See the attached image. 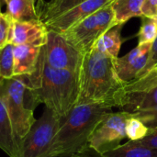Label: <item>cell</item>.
<instances>
[{
    "label": "cell",
    "mask_w": 157,
    "mask_h": 157,
    "mask_svg": "<svg viewBox=\"0 0 157 157\" xmlns=\"http://www.w3.org/2000/svg\"><path fill=\"white\" fill-rule=\"evenodd\" d=\"M29 98V107L34 110L43 104L58 117L64 118L77 104L78 72L56 69L50 66L40 52L36 71L24 76Z\"/></svg>",
    "instance_id": "cell-1"
},
{
    "label": "cell",
    "mask_w": 157,
    "mask_h": 157,
    "mask_svg": "<svg viewBox=\"0 0 157 157\" xmlns=\"http://www.w3.org/2000/svg\"><path fill=\"white\" fill-rule=\"evenodd\" d=\"M124 83L118 77L114 58L94 47L83 54L78 71V99L76 106L103 104L120 108Z\"/></svg>",
    "instance_id": "cell-2"
},
{
    "label": "cell",
    "mask_w": 157,
    "mask_h": 157,
    "mask_svg": "<svg viewBox=\"0 0 157 157\" xmlns=\"http://www.w3.org/2000/svg\"><path fill=\"white\" fill-rule=\"evenodd\" d=\"M103 104L75 106L64 118L52 141L49 157H63L84 152L88 148V139L101 118L111 111Z\"/></svg>",
    "instance_id": "cell-3"
},
{
    "label": "cell",
    "mask_w": 157,
    "mask_h": 157,
    "mask_svg": "<svg viewBox=\"0 0 157 157\" xmlns=\"http://www.w3.org/2000/svg\"><path fill=\"white\" fill-rule=\"evenodd\" d=\"M26 92L27 83L24 76L0 78V99L8 113L18 144L36 121L34 110L26 104Z\"/></svg>",
    "instance_id": "cell-4"
},
{
    "label": "cell",
    "mask_w": 157,
    "mask_h": 157,
    "mask_svg": "<svg viewBox=\"0 0 157 157\" xmlns=\"http://www.w3.org/2000/svg\"><path fill=\"white\" fill-rule=\"evenodd\" d=\"M116 26L118 25L115 14L109 4L61 34L84 54L92 49L95 42L104 33Z\"/></svg>",
    "instance_id": "cell-5"
},
{
    "label": "cell",
    "mask_w": 157,
    "mask_h": 157,
    "mask_svg": "<svg viewBox=\"0 0 157 157\" xmlns=\"http://www.w3.org/2000/svg\"><path fill=\"white\" fill-rule=\"evenodd\" d=\"M61 124V118L49 109L36 120L28 133L21 139L15 157H49L54 136Z\"/></svg>",
    "instance_id": "cell-6"
},
{
    "label": "cell",
    "mask_w": 157,
    "mask_h": 157,
    "mask_svg": "<svg viewBox=\"0 0 157 157\" xmlns=\"http://www.w3.org/2000/svg\"><path fill=\"white\" fill-rule=\"evenodd\" d=\"M132 114L125 111L105 114L94 128L89 139L88 148L99 155L115 149L126 138L125 127Z\"/></svg>",
    "instance_id": "cell-7"
},
{
    "label": "cell",
    "mask_w": 157,
    "mask_h": 157,
    "mask_svg": "<svg viewBox=\"0 0 157 157\" xmlns=\"http://www.w3.org/2000/svg\"><path fill=\"white\" fill-rule=\"evenodd\" d=\"M44 61L50 66L78 72L83 54L75 48L61 33L49 30L46 43L41 48Z\"/></svg>",
    "instance_id": "cell-8"
},
{
    "label": "cell",
    "mask_w": 157,
    "mask_h": 157,
    "mask_svg": "<svg viewBox=\"0 0 157 157\" xmlns=\"http://www.w3.org/2000/svg\"><path fill=\"white\" fill-rule=\"evenodd\" d=\"M121 111L132 114L149 128L157 127V87L147 92L125 94L120 106Z\"/></svg>",
    "instance_id": "cell-9"
},
{
    "label": "cell",
    "mask_w": 157,
    "mask_h": 157,
    "mask_svg": "<svg viewBox=\"0 0 157 157\" xmlns=\"http://www.w3.org/2000/svg\"><path fill=\"white\" fill-rule=\"evenodd\" d=\"M151 46L152 43L138 44L124 56L114 59L117 75L122 83L127 84L138 78L147 63Z\"/></svg>",
    "instance_id": "cell-10"
},
{
    "label": "cell",
    "mask_w": 157,
    "mask_h": 157,
    "mask_svg": "<svg viewBox=\"0 0 157 157\" xmlns=\"http://www.w3.org/2000/svg\"><path fill=\"white\" fill-rule=\"evenodd\" d=\"M113 0H86L71 10L46 22L44 25L48 30L63 32L73 26L83 21L101 7L110 4Z\"/></svg>",
    "instance_id": "cell-11"
},
{
    "label": "cell",
    "mask_w": 157,
    "mask_h": 157,
    "mask_svg": "<svg viewBox=\"0 0 157 157\" xmlns=\"http://www.w3.org/2000/svg\"><path fill=\"white\" fill-rule=\"evenodd\" d=\"M48 29L40 19L30 21L12 20L8 43L42 47L48 39Z\"/></svg>",
    "instance_id": "cell-12"
},
{
    "label": "cell",
    "mask_w": 157,
    "mask_h": 157,
    "mask_svg": "<svg viewBox=\"0 0 157 157\" xmlns=\"http://www.w3.org/2000/svg\"><path fill=\"white\" fill-rule=\"evenodd\" d=\"M41 48L26 44L14 46V76L30 75L36 71Z\"/></svg>",
    "instance_id": "cell-13"
},
{
    "label": "cell",
    "mask_w": 157,
    "mask_h": 157,
    "mask_svg": "<svg viewBox=\"0 0 157 157\" xmlns=\"http://www.w3.org/2000/svg\"><path fill=\"white\" fill-rule=\"evenodd\" d=\"M86 1V0H51L45 2L44 0H38L36 8L39 19L45 24Z\"/></svg>",
    "instance_id": "cell-14"
},
{
    "label": "cell",
    "mask_w": 157,
    "mask_h": 157,
    "mask_svg": "<svg viewBox=\"0 0 157 157\" xmlns=\"http://www.w3.org/2000/svg\"><path fill=\"white\" fill-rule=\"evenodd\" d=\"M0 149L8 157H15L18 151V144L13 130L8 113L0 99Z\"/></svg>",
    "instance_id": "cell-15"
},
{
    "label": "cell",
    "mask_w": 157,
    "mask_h": 157,
    "mask_svg": "<svg viewBox=\"0 0 157 157\" xmlns=\"http://www.w3.org/2000/svg\"><path fill=\"white\" fill-rule=\"evenodd\" d=\"M6 13L14 21L38 20L35 0H5Z\"/></svg>",
    "instance_id": "cell-16"
},
{
    "label": "cell",
    "mask_w": 157,
    "mask_h": 157,
    "mask_svg": "<svg viewBox=\"0 0 157 157\" xmlns=\"http://www.w3.org/2000/svg\"><path fill=\"white\" fill-rule=\"evenodd\" d=\"M101 155L102 157H157V149L144 145L139 141H129Z\"/></svg>",
    "instance_id": "cell-17"
},
{
    "label": "cell",
    "mask_w": 157,
    "mask_h": 157,
    "mask_svg": "<svg viewBox=\"0 0 157 157\" xmlns=\"http://www.w3.org/2000/svg\"><path fill=\"white\" fill-rule=\"evenodd\" d=\"M144 0H113L110 6L115 14L118 26H122L132 17H142Z\"/></svg>",
    "instance_id": "cell-18"
},
{
    "label": "cell",
    "mask_w": 157,
    "mask_h": 157,
    "mask_svg": "<svg viewBox=\"0 0 157 157\" xmlns=\"http://www.w3.org/2000/svg\"><path fill=\"white\" fill-rule=\"evenodd\" d=\"M115 28V27H114ZM111 29L104 33L94 44V48L102 53H105L112 58H118L121 45L125 39L121 38V29Z\"/></svg>",
    "instance_id": "cell-19"
},
{
    "label": "cell",
    "mask_w": 157,
    "mask_h": 157,
    "mask_svg": "<svg viewBox=\"0 0 157 157\" xmlns=\"http://www.w3.org/2000/svg\"><path fill=\"white\" fill-rule=\"evenodd\" d=\"M14 77V45L7 43L0 48V78Z\"/></svg>",
    "instance_id": "cell-20"
},
{
    "label": "cell",
    "mask_w": 157,
    "mask_h": 157,
    "mask_svg": "<svg viewBox=\"0 0 157 157\" xmlns=\"http://www.w3.org/2000/svg\"><path fill=\"white\" fill-rule=\"evenodd\" d=\"M143 22L137 33L138 44L153 43L157 38V18L142 17Z\"/></svg>",
    "instance_id": "cell-21"
},
{
    "label": "cell",
    "mask_w": 157,
    "mask_h": 157,
    "mask_svg": "<svg viewBox=\"0 0 157 157\" xmlns=\"http://www.w3.org/2000/svg\"><path fill=\"white\" fill-rule=\"evenodd\" d=\"M149 132L150 128L133 115L126 123L125 132L129 141H141L149 134Z\"/></svg>",
    "instance_id": "cell-22"
},
{
    "label": "cell",
    "mask_w": 157,
    "mask_h": 157,
    "mask_svg": "<svg viewBox=\"0 0 157 157\" xmlns=\"http://www.w3.org/2000/svg\"><path fill=\"white\" fill-rule=\"evenodd\" d=\"M11 25L12 18L8 16V14L6 12H0V48L8 43Z\"/></svg>",
    "instance_id": "cell-23"
},
{
    "label": "cell",
    "mask_w": 157,
    "mask_h": 157,
    "mask_svg": "<svg viewBox=\"0 0 157 157\" xmlns=\"http://www.w3.org/2000/svg\"><path fill=\"white\" fill-rule=\"evenodd\" d=\"M155 66H157V38L155 40V41L152 43L151 50H150V52H149V57H148L147 63H146L145 67L144 68V70L139 75L138 78H140V77L144 76V75L148 74Z\"/></svg>",
    "instance_id": "cell-24"
},
{
    "label": "cell",
    "mask_w": 157,
    "mask_h": 157,
    "mask_svg": "<svg viewBox=\"0 0 157 157\" xmlns=\"http://www.w3.org/2000/svg\"><path fill=\"white\" fill-rule=\"evenodd\" d=\"M142 14L144 17L157 18V0H144Z\"/></svg>",
    "instance_id": "cell-25"
},
{
    "label": "cell",
    "mask_w": 157,
    "mask_h": 157,
    "mask_svg": "<svg viewBox=\"0 0 157 157\" xmlns=\"http://www.w3.org/2000/svg\"><path fill=\"white\" fill-rule=\"evenodd\" d=\"M139 142L144 145L157 149V127L156 128H150L149 134Z\"/></svg>",
    "instance_id": "cell-26"
},
{
    "label": "cell",
    "mask_w": 157,
    "mask_h": 157,
    "mask_svg": "<svg viewBox=\"0 0 157 157\" xmlns=\"http://www.w3.org/2000/svg\"><path fill=\"white\" fill-rule=\"evenodd\" d=\"M63 157H102L101 155L96 153L95 151L91 150V149H87L84 152L78 153V154H75L72 155H68V156H63Z\"/></svg>",
    "instance_id": "cell-27"
},
{
    "label": "cell",
    "mask_w": 157,
    "mask_h": 157,
    "mask_svg": "<svg viewBox=\"0 0 157 157\" xmlns=\"http://www.w3.org/2000/svg\"><path fill=\"white\" fill-rule=\"evenodd\" d=\"M150 72H154V73H155V74H157V66H155V67L154 69H152V70H151Z\"/></svg>",
    "instance_id": "cell-28"
},
{
    "label": "cell",
    "mask_w": 157,
    "mask_h": 157,
    "mask_svg": "<svg viewBox=\"0 0 157 157\" xmlns=\"http://www.w3.org/2000/svg\"><path fill=\"white\" fill-rule=\"evenodd\" d=\"M0 2H1V5L2 4H5V0H0Z\"/></svg>",
    "instance_id": "cell-29"
},
{
    "label": "cell",
    "mask_w": 157,
    "mask_h": 157,
    "mask_svg": "<svg viewBox=\"0 0 157 157\" xmlns=\"http://www.w3.org/2000/svg\"><path fill=\"white\" fill-rule=\"evenodd\" d=\"M0 9H1V2H0ZM1 12V11H0Z\"/></svg>",
    "instance_id": "cell-30"
}]
</instances>
